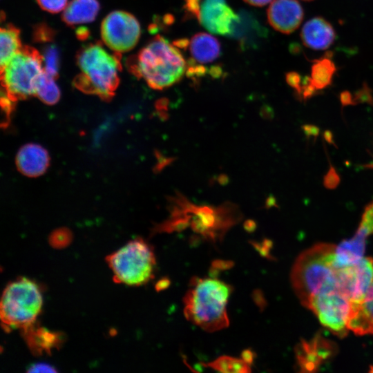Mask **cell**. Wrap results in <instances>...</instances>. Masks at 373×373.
Returning <instances> with one entry per match:
<instances>
[{
	"mask_svg": "<svg viewBox=\"0 0 373 373\" xmlns=\"http://www.w3.org/2000/svg\"><path fill=\"white\" fill-rule=\"evenodd\" d=\"M232 290L231 285L216 278H193L183 297L185 318L208 332L227 327V305Z\"/></svg>",
	"mask_w": 373,
	"mask_h": 373,
	"instance_id": "6da1fadb",
	"label": "cell"
},
{
	"mask_svg": "<svg viewBox=\"0 0 373 373\" xmlns=\"http://www.w3.org/2000/svg\"><path fill=\"white\" fill-rule=\"evenodd\" d=\"M126 64L134 75L156 90L175 84L187 70V61L178 48L160 35L153 37Z\"/></svg>",
	"mask_w": 373,
	"mask_h": 373,
	"instance_id": "7a4b0ae2",
	"label": "cell"
},
{
	"mask_svg": "<svg viewBox=\"0 0 373 373\" xmlns=\"http://www.w3.org/2000/svg\"><path fill=\"white\" fill-rule=\"evenodd\" d=\"M336 247L331 243L318 242L301 252L296 259L290 280L303 306L307 308L311 299L318 293L337 288Z\"/></svg>",
	"mask_w": 373,
	"mask_h": 373,
	"instance_id": "3957f363",
	"label": "cell"
},
{
	"mask_svg": "<svg viewBox=\"0 0 373 373\" xmlns=\"http://www.w3.org/2000/svg\"><path fill=\"white\" fill-rule=\"evenodd\" d=\"M119 53L108 52L99 43L83 47L77 55L81 73L75 77V86L83 92L104 99L111 98L119 82Z\"/></svg>",
	"mask_w": 373,
	"mask_h": 373,
	"instance_id": "277c9868",
	"label": "cell"
},
{
	"mask_svg": "<svg viewBox=\"0 0 373 373\" xmlns=\"http://www.w3.org/2000/svg\"><path fill=\"white\" fill-rule=\"evenodd\" d=\"M38 285L21 278L8 284L1 299L0 315L6 329H26L35 323L42 307Z\"/></svg>",
	"mask_w": 373,
	"mask_h": 373,
	"instance_id": "5b68a950",
	"label": "cell"
},
{
	"mask_svg": "<svg viewBox=\"0 0 373 373\" xmlns=\"http://www.w3.org/2000/svg\"><path fill=\"white\" fill-rule=\"evenodd\" d=\"M106 261L117 283L139 286L153 278L156 264L153 249L141 238L128 242L107 256Z\"/></svg>",
	"mask_w": 373,
	"mask_h": 373,
	"instance_id": "8992f818",
	"label": "cell"
},
{
	"mask_svg": "<svg viewBox=\"0 0 373 373\" xmlns=\"http://www.w3.org/2000/svg\"><path fill=\"white\" fill-rule=\"evenodd\" d=\"M44 72L42 55L35 48L22 46L1 68V84L14 101L35 95L38 80Z\"/></svg>",
	"mask_w": 373,
	"mask_h": 373,
	"instance_id": "52a82bcc",
	"label": "cell"
},
{
	"mask_svg": "<svg viewBox=\"0 0 373 373\" xmlns=\"http://www.w3.org/2000/svg\"><path fill=\"white\" fill-rule=\"evenodd\" d=\"M175 212L166 224L159 229L173 231L183 229L190 223L193 231L213 242L222 240L227 230L236 222V218L227 216V212L221 209L208 207H188L184 211Z\"/></svg>",
	"mask_w": 373,
	"mask_h": 373,
	"instance_id": "ba28073f",
	"label": "cell"
},
{
	"mask_svg": "<svg viewBox=\"0 0 373 373\" xmlns=\"http://www.w3.org/2000/svg\"><path fill=\"white\" fill-rule=\"evenodd\" d=\"M307 308L333 334L341 338L347 335L352 305L337 288L324 290L316 294L311 299Z\"/></svg>",
	"mask_w": 373,
	"mask_h": 373,
	"instance_id": "9c48e42d",
	"label": "cell"
},
{
	"mask_svg": "<svg viewBox=\"0 0 373 373\" xmlns=\"http://www.w3.org/2000/svg\"><path fill=\"white\" fill-rule=\"evenodd\" d=\"M187 13L213 34L231 35L239 16L226 0H183Z\"/></svg>",
	"mask_w": 373,
	"mask_h": 373,
	"instance_id": "30bf717a",
	"label": "cell"
},
{
	"mask_svg": "<svg viewBox=\"0 0 373 373\" xmlns=\"http://www.w3.org/2000/svg\"><path fill=\"white\" fill-rule=\"evenodd\" d=\"M141 28L137 19L131 13L115 10L102 21L101 36L104 44L117 53L133 49L138 42Z\"/></svg>",
	"mask_w": 373,
	"mask_h": 373,
	"instance_id": "8fae6325",
	"label": "cell"
},
{
	"mask_svg": "<svg viewBox=\"0 0 373 373\" xmlns=\"http://www.w3.org/2000/svg\"><path fill=\"white\" fill-rule=\"evenodd\" d=\"M338 290L351 303H360L373 283V258H362L351 265L338 267L336 272Z\"/></svg>",
	"mask_w": 373,
	"mask_h": 373,
	"instance_id": "7c38bea8",
	"label": "cell"
},
{
	"mask_svg": "<svg viewBox=\"0 0 373 373\" xmlns=\"http://www.w3.org/2000/svg\"><path fill=\"white\" fill-rule=\"evenodd\" d=\"M373 233V200L365 207L354 236L336 247L335 261L338 266L354 263L363 257L366 240Z\"/></svg>",
	"mask_w": 373,
	"mask_h": 373,
	"instance_id": "4fadbf2b",
	"label": "cell"
},
{
	"mask_svg": "<svg viewBox=\"0 0 373 373\" xmlns=\"http://www.w3.org/2000/svg\"><path fill=\"white\" fill-rule=\"evenodd\" d=\"M337 351L336 345L320 334L309 341L303 340L295 348L300 372H316Z\"/></svg>",
	"mask_w": 373,
	"mask_h": 373,
	"instance_id": "5bb4252c",
	"label": "cell"
},
{
	"mask_svg": "<svg viewBox=\"0 0 373 373\" xmlns=\"http://www.w3.org/2000/svg\"><path fill=\"white\" fill-rule=\"evenodd\" d=\"M267 20L276 30L291 34L301 24L304 11L297 0H274L269 5Z\"/></svg>",
	"mask_w": 373,
	"mask_h": 373,
	"instance_id": "9a60e30c",
	"label": "cell"
},
{
	"mask_svg": "<svg viewBox=\"0 0 373 373\" xmlns=\"http://www.w3.org/2000/svg\"><path fill=\"white\" fill-rule=\"evenodd\" d=\"M178 48H188L191 59L188 61L199 65L212 63L220 55L219 41L207 32H198L190 40L182 39L173 43Z\"/></svg>",
	"mask_w": 373,
	"mask_h": 373,
	"instance_id": "2e32d148",
	"label": "cell"
},
{
	"mask_svg": "<svg viewBox=\"0 0 373 373\" xmlns=\"http://www.w3.org/2000/svg\"><path fill=\"white\" fill-rule=\"evenodd\" d=\"M303 44L313 50H326L336 39V32L332 24L321 17L308 20L300 31Z\"/></svg>",
	"mask_w": 373,
	"mask_h": 373,
	"instance_id": "e0dca14e",
	"label": "cell"
},
{
	"mask_svg": "<svg viewBox=\"0 0 373 373\" xmlns=\"http://www.w3.org/2000/svg\"><path fill=\"white\" fill-rule=\"evenodd\" d=\"M50 157L47 151L39 144L30 143L23 146L16 157L18 170L29 177L43 174L49 165Z\"/></svg>",
	"mask_w": 373,
	"mask_h": 373,
	"instance_id": "ac0fdd59",
	"label": "cell"
},
{
	"mask_svg": "<svg viewBox=\"0 0 373 373\" xmlns=\"http://www.w3.org/2000/svg\"><path fill=\"white\" fill-rule=\"evenodd\" d=\"M347 328L356 335L373 334V283L360 303H351Z\"/></svg>",
	"mask_w": 373,
	"mask_h": 373,
	"instance_id": "d6986e66",
	"label": "cell"
},
{
	"mask_svg": "<svg viewBox=\"0 0 373 373\" xmlns=\"http://www.w3.org/2000/svg\"><path fill=\"white\" fill-rule=\"evenodd\" d=\"M98 0H71L62 13V20L68 26L94 21L99 10Z\"/></svg>",
	"mask_w": 373,
	"mask_h": 373,
	"instance_id": "ffe728a7",
	"label": "cell"
},
{
	"mask_svg": "<svg viewBox=\"0 0 373 373\" xmlns=\"http://www.w3.org/2000/svg\"><path fill=\"white\" fill-rule=\"evenodd\" d=\"M23 334L30 349L35 354L49 352L61 343V335L33 325L23 329Z\"/></svg>",
	"mask_w": 373,
	"mask_h": 373,
	"instance_id": "44dd1931",
	"label": "cell"
},
{
	"mask_svg": "<svg viewBox=\"0 0 373 373\" xmlns=\"http://www.w3.org/2000/svg\"><path fill=\"white\" fill-rule=\"evenodd\" d=\"M0 65L3 67L22 48L20 30L12 24L2 27L0 31Z\"/></svg>",
	"mask_w": 373,
	"mask_h": 373,
	"instance_id": "7402d4cb",
	"label": "cell"
},
{
	"mask_svg": "<svg viewBox=\"0 0 373 373\" xmlns=\"http://www.w3.org/2000/svg\"><path fill=\"white\" fill-rule=\"evenodd\" d=\"M336 67L330 57L327 55L313 61L311 68L310 81L317 89H323L332 84Z\"/></svg>",
	"mask_w": 373,
	"mask_h": 373,
	"instance_id": "603a6c76",
	"label": "cell"
},
{
	"mask_svg": "<svg viewBox=\"0 0 373 373\" xmlns=\"http://www.w3.org/2000/svg\"><path fill=\"white\" fill-rule=\"evenodd\" d=\"M54 79L44 70L37 82L35 95L47 104H55L60 98V90Z\"/></svg>",
	"mask_w": 373,
	"mask_h": 373,
	"instance_id": "cb8c5ba5",
	"label": "cell"
},
{
	"mask_svg": "<svg viewBox=\"0 0 373 373\" xmlns=\"http://www.w3.org/2000/svg\"><path fill=\"white\" fill-rule=\"evenodd\" d=\"M204 366L225 373H247L251 372L250 364L242 358L222 356Z\"/></svg>",
	"mask_w": 373,
	"mask_h": 373,
	"instance_id": "d4e9b609",
	"label": "cell"
},
{
	"mask_svg": "<svg viewBox=\"0 0 373 373\" xmlns=\"http://www.w3.org/2000/svg\"><path fill=\"white\" fill-rule=\"evenodd\" d=\"M43 66L45 73L55 78L59 70V52L54 46L47 47L42 55Z\"/></svg>",
	"mask_w": 373,
	"mask_h": 373,
	"instance_id": "484cf974",
	"label": "cell"
},
{
	"mask_svg": "<svg viewBox=\"0 0 373 373\" xmlns=\"http://www.w3.org/2000/svg\"><path fill=\"white\" fill-rule=\"evenodd\" d=\"M68 0H37L44 10L50 13H57L65 9Z\"/></svg>",
	"mask_w": 373,
	"mask_h": 373,
	"instance_id": "4316f807",
	"label": "cell"
},
{
	"mask_svg": "<svg viewBox=\"0 0 373 373\" xmlns=\"http://www.w3.org/2000/svg\"><path fill=\"white\" fill-rule=\"evenodd\" d=\"M71 239L70 232L66 229H59L51 235L50 243L56 247H62L69 243Z\"/></svg>",
	"mask_w": 373,
	"mask_h": 373,
	"instance_id": "83f0119b",
	"label": "cell"
},
{
	"mask_svg": "<svg viewBox=\"0 0 373 373\" xmlns=\"http://www.w3.org/2000/svg\"><path fill=\"white\" fill-rule=\"evenodd\" d=\"M34 39L39 42L50 41L53 36V31L46 25L39 24L34 30Z\"/></svg>",
	"mask_w": 373,
	"mask_h": 373,
	"instance_id": "f1b7e54d",
	"label": "cell"
},
{
	"mask_svg": "<svg viewBox=\"0 0 373 373\" xmlns=\"http://www.w3.org/2000/svg\"><path fill=\"white\" fill-rule=\"evenodd\" d=\"M359 103H367L373 104V97L370 88L367 85H364L363 87L356 91L353 96V105Z\"/></svg>",
	"mask_w": 373,
	"mask_h": 373,
	"instance_id": "f546056e",
	"label": "cell"
},
{
	"mask_svg": "<svg viewBox=\"0 0 373 373\" xmlns=\"http://www.w3.org/2000/svg\"><path fill=\"white\" fill-rule=\"evenodd\" d=\"M340 182V177L333 166H331L324 177L323 184L327 189H335Z\"/></svg>",
	"mask_w": 373,
	"mask_h": 373,
	"instance_id": "4dcf8cb0",
	"label": "cell"
},
{
	"mask_svg": "<svg viewBox=\"0 0 373 373\" xmlns=\"http://www.w3.org/2000/svg\"><path fill=\"white\" fill-rule=\"evenodd\" d=\"M285 79L287 84L295 89L298 96L300 93L303 83L300 74L294 71L289 72L286 74Z\"/></svg>",
	"mask_w": 373,
	"mask_h": 373,
	"instance_id": "1f68e13d",
	"label": "cell"
},
{
	"mask_svg": "<svg viewBox=\"0 0 373 373\" xmlns=\"http://www.w3.org/2000/svg\"><path fill=\"white\" fill-rule=\"evenodd\" d=\"M28 372H55L56 370L50 365L46 363H36L32 365L28 370Z\"/></svg>",
	"mask_w": 373,
	"mask_h": 373,
	"instance_id": "d6a6232c",
	"label": "cell"
},
{
	"mask_svg": "<svg viewBox=\"0 0 373 373\" xmlns=\"http://www.w3.org/2000/svg\"><path fill=\"white\" fill-rule=\"evenodd\" d=\"M305 134L309 137H317L319 134V128L314 125L306 124L303 126Z\"/></svg>",
	"mask_w": 373,
	"mask_h": 373,
	"instance_id": "836d02e7",
	"label": "cell"
},
{
	"mask_svg": "<svg viewBox=\"0 0 373 373\" xmlns=\"http://www.w3.org/2000/svg\"><path fill=\"white\" fill-rule=\"evenodd\" d=\"M340 100L343 106L353 105V96L349 91H343Z\"/></svg>",
	"mask_w": 373,
	"mask_h": 373,
	"instance_id": "e575fe53",
	"label": "cell"
},
{
	"mask_svg": "<svg viewBox=\"0 0 373 373\" xmlns=\"http://www.w3.org/2000/svg\"><path fill=\"white\" fill-rule=\"evenodd\" d=\"M247 3L256 7H261L264 6L269 3H270L272 0H243Z\"/></svg>",
	"mask_w": 373,
	"mask_h": 373,
	"instance_id": "d590c367",
	"label": "cell"
},
{
	"mask_svg": "<svg viewBox=\"0 0 373 373\" xmlns=\"http://www.w3.org/2000/svg\"><path fill=\"white\" fill-rule=\"evenodd\" d=\"M242 358L251 365L254 360V353L249 350H245L242 354Z\"/></svg>",
	"mask_w": 373,
	"mask_h": 373,
	"instance_id": "8d00e7d4",
	"label": "cell"
},
{
	"mask_svg": "<svg viewBox=\"0 0 373 373\" xmlns=\"http://www.w3.org/2000/svg\"><path fill=\"white\" fill-rule=\"evenodd\" d=\"M77 35L78 38L81 39H85L88 36V32L86 28H80L77 30Z\"/></svg>",
	"mask_w": 373,
	"mask_h": 373,
	"instance_id": "74e56055",
	"label": "cell"
},
{
	"mask_svg": "<svg viewBox=\"0 0 373 373\" xmlns=\"http://www.w3.org/2000/svg\"><path fill=\"white\" fill-rule=\"evenodd\" d=\"M324 137L325 139L326 140L327 142H328L330 144H334V142H333V136H332V134L330 131H325L324 132Z\"/></svg>",
	"mask_w": 373,
	"mask_h": 373,
	"instance_id": "f35d334b",
	"label": "cell"
},
{
	"mask_svg": "<svg viewBox=\"0 0 373 373\" xmlns=\"http://www.w3.org/2000/svg\"><path fill=\"white\" fill-rule=\"evenodd\" d=\"M370 367V372H372V373H373V365H371Z\"/></svg>",
	"mask_w": 373,
	"mask_h": 373,
	"instance_id": "ab89813d",
	"label": "cell"
},
{
	"mask_svg": "<svg viewBox=\"0 0 373 373\" xmlns=\"http://www.w3.org/2000/svg\"><path fill=\"white\" fill-rule=\"evenodd\" d=\"M303 1H313V0H303Z\"/></svg>",
	"mask_w": 373,
	"mask_h": 373,
	"instance_id": "60d3db41",
	"label": "cell"
},
{
	"mask_svg": "<svg viewBox=\"0 0 373 373\" xmlns=\"http://www.w3.org/2000/svg\"><path fill=\"white\" fill-rule=\"evenodd\" d=\"M371 166H372V167H373V163H372V165H371Z\"/></svg>",
	"mask_w": 373,
	"mask_h": 373,
	"instance_id": "b9f144b4",
	"label": "cell"
}]
</instances>
